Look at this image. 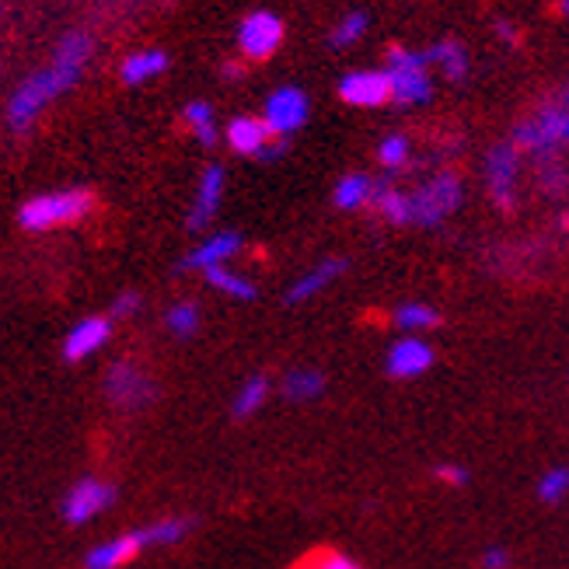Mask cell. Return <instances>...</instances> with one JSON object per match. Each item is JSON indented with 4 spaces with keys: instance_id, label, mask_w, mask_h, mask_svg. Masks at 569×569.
I'll list each match as a JSON object with an SVG mask.
<instances>
[{
    "instance_id": "cell-1",
    "label": "cell",
    "mask_w": 569,
    "mask_h": 569,
    "mask_svg": "<svg viewBox=\"0 0 569 569\" xmlns=\"http://www.w3.org/2000/svg\"><path fill=\"white\" fill-rule=\"evenodd\" d=\"M88 60H91V39L84 32H67L57 46L53 60L14 88L11 102H8L11 130H18V133L29 130L49 102H57L60 94H67L73 84H78Z\"/></svg>"
},
{
    "instance_id": "cell-2",
    "label": "cell",
    "mask_w": 569,
    "mask_h": 569,
    "mask_svg": "<svg viewBox=\"0 0 569 569\" xmlns=\"http://www.w3.org/2000/svg\"><path fill=\"white\" fill-rule=\"evenodd\" d=\"M513 143L517 151L531 154L535 161L556 158L562 147H569V84L513 130Z\"/></svg>"
},
{
    "instance_id": "cell-3",
    "label": "cell",
    "mask_w": 569,
    "mask_h": 569,
    "mask_svg": "<svg viewBox=\"0 0 569 569\" xmlns=\"http://www.w3.org/2000/svg\"><path fill=\"white\" fill-rule=\"evenodd\" d=\"M94 207V196L88 189H57V192H42L32 196L29 203L18 210V224L24 231H57L67 224H78Z\"/></svg>"
},
{
    "instance_id": "cell-4",
    "label": "cell",
    "mask_w": 569,
    "mask_h": 569,
    "mask_svg": "<svg viewBox=\"0 0 569 569\" xmlns=\"http://www.w3.org/2000/svg\"><path fill=\"white\" fill-rule=\"evenodd\" d=\"M465 200V186L455 171H437L427 182L409 189V228H440L455 217Z\"/></svg>"
},
{
    "instance_id": "cell-5",
    "label": "cell",
    "mask_w": 569,
    "mask_h": 569,
    "mask_svg": "<svg viewBox=\"0 0 569 569\" xmlns=\"http://www.w3.org/2000/svg\"><path fill=\"white\" fill-rule=\"evenodd\" d=\"M388 84H391V102L395 106H423L433 94V78H430V60L427 53L416 49H391L388 53Z\"/></svg>"
},
{
    "instance_id": "cell-6",
    "label": "cell",
    "mask_w": 569,
    "mask_h": 569,
    "mask_svg": "<svg viewBox=\"0 0 569 569\" xmlns=\"http://www.w3.org/2000/svg\"><path fill=\"white\" fill-rule=\"evenodd\" d=\"M106 399L122 412H140L158 399V385L137 360H112L106 370Z\"/></svg>"
},
{
    "instance_id": "cell-7",
    "label": "cell",
    "mask_w": 569,
    "mask_h": 569,
    "mask_svg": "<svg viewBox=\"0 0 569 569\" xmlns=\"http://www.w3.org/2000/svg\"><path fill=\"white\" fill-rule=\"evenodd\" d=\"M116 507V486L106 482V479H94V476H84L73 482L67 492H63V503H60V513L70 528H84L91 521H98L106 510Z\"/></svg>"
},
{
    "instance_id": "cell-8",
    "label": "cell",
    "mask_w": 569,
    "mask_h": 569,
    "mask_svg": "<svg viewBox=\"0 0 569 569\" xmlns=\"http://www.w3.org/2000/svg\"><path fill=\"white\" fill-rule=\"evenodd\" d=\"M308 94L301 88H293V84H283L277 88L273 94L266 98V109H262V122H266V130L273 133L277 140L283 137H293L297 130L308 122Z\"/></svg>"
},
{
    "instance_id": "cell-9",
    "label": "cell",
    "mask_w": 569,
    "mask_h": 569,
    "mask_svg": "<svg viewBox=\"0 0 569 569\" xmlns=\"http://www.w3.org/2000/svg\"><path fill=\"white\" fill-rule=\"evenodd\" d=\"M517 179H521V151L517 143H497L486 154V192L492 203L510 210L517 200Z\"/></svg>"
},
{
    "instance_id": "cell-10",
    "label": "cell",
    "mask_w": 569,
    "mask_h": 569,
    "mask_svg": "<svg viewBox=\"0 0 569 569\" xmlns=\"http://www.w3.org/2000/svg\"><path fill=\"white\" fill-rule=\"evenodd\" d=\"M283 46V21L273 11H252L238 24V49L244 60H269Z\"/></svg>"
},
{
    "instance_id": "cell-11",
    "label": "cell",
    "mask_w": 569,
    "mask_h": 569,
    "mask_svg": "<svg viewBox=\"0 0 569 569\" xmlns=\"http://www.w3.org/2000/svg\"><path fill=\"white\" fill-rule=\"evenodd\" d=\"M437 353L423 336H399L385 353V370L395 381H416L433 367Z\"/></svg>"
},
{
    "instance_id": "cell-12",
    "label": "cell",
    "mask_w": 569,
    "mask_h": 569,
    "mask_svg": "<svg viewBox=\"0 0 569 569\" xmlns=\"http://www.w3.org/2000/svg\"><path fill=\"white\" fill-rule=\"evenodd\" d=\"M112 339V318L106 315H88L81 321H73V329L63 336V360L84 363L94 353H102Z\"/></svg>"
},
{
    "instance_id": "cell-13",
    "label": "cell",
    "mask_w": 569,
    "mask_h": 569,
    "mask_svg": "<svg viewBox=\"0 0 569 569\" xmlns=\"http://www.w3.org/2000/svg\"><path fill=\"white\" fill-rule=\"evenodd\" d=\"M147 549H151V546H147V531L143 528L122 531L116 538H102L98 546H91L84 552V569H122Z\"/></svg>"
},
{
    "instance_id": "cell-14",
    "label": "cell",
    "mask_w": 569,
    "mask_h": 569,
    "mask_svg": "<svg viewBox=\"0 0 569 569\" xmlns=\"http://www.w3.org/2000/svg\"><path fill=\"white\" fill-rule=\"evenodd\" d=\"M224 189H228V176L220 164H207L200 182H196V196H192V207H189V231H207L213 224V217L224 203Z\"/></svg>"
},
{
    "instance_id": "cell-15",
    "label": "cell",
    "mask_w": 569,
    "mask_h": 569,
    "mask_svg": "<svg viewBox=\"0 0 569 569\" xmlns=\"http://www.w3.org/2000/svg\"><path fill=\"white\" fill-rule=\"evenodd\" d=\"M339 98L353 109H378L391 102V84L385 70H350L339 81Z\"/></svg>"
},
{
    "instance_id": "cell-16",
    "label": "cell",
    "mask_w": 569,
    "mask_h": 569,
    "mask_svg": "<svg viewBox=\"0 0 569 569\" xmlns=\"http://www.w3.org/2000/svg\"><path fill=\"white\" fill-rule=\"evenodd\" d=\"M238 252H241L238 231H213L182 259V269H200V273H210V269H217V266H231V259Z\"/></svg>"
},
{
    "instance_id": "cell-17",
    "label": "cell",
    "mask_w": 569,
    "mask_h": 569,
    "mask_svg": "<svg viewBox=\"0 0 569 569\" xmlns=\"http://www.w3.org/2000/svg\"><path fill=\"white\" fill-rule=\"evenodd\" d=\"M342 273H346V259H321V262L308 266L305 273L287 287V305L315 301V297H318V293H326Z\"/></svg>"
},
{
    "instance_id": "cell-18",
    "label": "cell",
    "mask_w": 569,
    "mask_h": 569,
    "mask_svg": "<svg viewBox=\"0 0 569 569\" xmlns=\"http://www.w3.org/2000/svg\"><path fill=\"white\" fill-rule=\"evenodd\" d=\"M224 140H228V147H231L234 154H241V158H259L262 161V154L269 151V143H273L277 137L266 130L262 116H238V119L228 122Z\"/></svg>"
},
{
    "instance_id": "cell-19",
    "label": "cell",
    "mask_w": 569,
    "mask_h": 569,
    "mask_svg": "<svg viewBox=\"0 0 569 569\" xmlns=\"http://www.w3.org/2000/svg\"><path fill=\"white\" fill-rule=\"evenodd\" d=\"M326 388H329V378L321 375L318 367H293V370H287L283 381H280V395H283L287 402H293V406L318 402L321 395H326Z\"/></svg>"
},
{
    "instance_id": "cell-20",
    "label": "cell",
    "mask_w": 569,
    "mask_h": 569,
    "mask_svg": "<svg viewBox=\"0 0 569 569\" xmlns=\"http://www.w3.org/2000/svg\"><path fill=\"white\" fill-rule=\"evenodd\" d=\"M430 67H437L451 84H461L468 78V49L458 39H440L427 49Z\"/></svg>"
},
{
    "instance_id": "cell-21",
    "label": "cell",
    "mask_w": 569,
    "mask_h": 569,
    "mask_svg": "<svg viewBox=\"0 0 569 569\" xmlns=\"http://www.w3.org/2000/svg\"><path fill=\"white\" fill-rule=\"evenodd\" d=\"M375 189L378 182L363 176V171H350V176H342L332 189V203L339 210H363L375 203Z\"/></svg>"
},
{
    "instance_id": "cell-22",
    "label": "cell",
    "mask_w": 569,
    "mask_h": 569,
    "mask_svg": "<svg viewBox=\"0 0 569 569\" xmlns=\"http://www.w3.org/2000/svg\"><path fill=\"white\" fill-rule=\"evenodd\" d=\"M269 395H273V385H269L266 375L244 378V381L238 385V391H234V399H231V416H234V419H252L256 412L266 409Z\"/></svg>"
},
{
    "instance_id": "cell-23",
    "label": "cell",
    "mask_w": 569,
    "mask_h": 569,
    "mask_svg": "<svg viewBox=\"0 0 569 569\" xmlns=\"http://www.w3.org/2000/svg\"><path fill=\"white\" fill-rule=\"evenodd\" d=\"M391 326L399 329L402 336H423L430 329L440 326V311L423 305V301H406L391 311Z\"/></svg>"
},
{
    "instance_id": "cell-24",
    "label": "cell",
    "mask_w": 569,
    "mask_h": 569,
    "mask_svg": "<svg viewBox=\"0 0 569 569\" xmlns=\"http://www.w3.org/2000/svg\"><path fill=\"white\" fill-rule=\"evenodd\" d=\"M203 277H207V283H210L217 293L231 297V301H256V297H259L256 280H252V277H244V273H238L234 266H217V269H210V273H203Z\"/></svg>"
},
{
    "instance_id": "cell-25",
    "label": "cell",
    "mask_w": 569,
    "mask_h": 569,
    "mask_svg": "<svg viewBox=\"0 0 569 569\" xmlns=\"http://www.w3.org/2000/svg\"><path fill=\"white\" fill-rule=\"evenodd\" d=\"M168 70V57L161 53V49H140V53H130L127 60H122V81L127 84H147L161 78V73Z\"/></svg>"
},
{
    "instance_id": "cell-26",
    "label": "cell",
    "mask_w": 569,
    "mask_h": 569,
    "mask_svg": "<svg viewBox=\"0 0 569 569\" xmlns=\"http://www.w3.org/2000/svg\"><path fill=\"white\" fill-rule=\"evenodd\" d=\"M375 207L388 224L395 228H406L409 224V189H399V186H388V182H378L375 189Z\"/></svg>"
},
{
    "instance_id": "cell-27",
    "label": "cell",
    "mask_w": 569,
    "mask_h": 569,
    "mask_svg": "<svg viewBox=\"0 0 569 569\" xmlns=\"http://www.w3.org/2000/svg\"><path fill=\"white\" fill-rule=\"evenodd\" d=\"M182 119H186V127L189 133L200 140L203 147H213L220 140V130H217V116L210 109V102H189L182 109Z\"/></svg>"
},
{
    "instance_id": "cell-28",
    "label": "cell",
    "mask_w": 569,
    "mask_h": 569,
    "mask_svg": "<svg viewBox=\"0 0 569 569\" xmlns=\"http://www.w3.org/2000/svg\"><path fill=\"white\" fill-rule=\"evenodd\" d=\"M147 546L151 549H168V546H179V541L189 538L192 531V521L189 517H161V521L147 525Z\"/></svg>"
},
{
    "instance_id": "cell-29",
    "label": "cell",
    "mask_w": 569,
    "mask_h": 569,
    "mask_svg": "<svg viewBox=\"0 0 569 569\" xmlns=\"http://www.w3.org/2000/svg\"><path fill=\"white\" fill-rule=\"evenodd\" d=\"M200 305L196 301H176L164 311V329L176 336V339H192L200 332Z\"/></svg>"
},
{
    "instance_id": "cell-30",
    "label": "cell",
    "mask_w": 569,
    "mask_h": 569,
    "mask_svg": "<svg viewBox=\"0 0 569 569\" xmlns=\"http://www.w3.org/2000/svg\"><path fill=\"white\" fill-rule=\"evenodd\" d=\"M363 36H367V14H363V11H350V14H342V18L332 24L329 46H332V49H350V46H357Z\"/></svg>"
},
{
    "instance_id": "cell-31",
    "label": "cell",
    "mask_w": 569,
    "mask_h": 569,
    "mask_svg": "<svg viewBox=\"0 0 569 569\" xmlns=\"http://www.w3.org/2000/svg\"><path fill=\"white\" fill-rule=\"evenodd\" d=\"M566 497H569V468L566 465L546 468L538 479V500L541 503H562Z\"/></svg>"
},
{
    "instance_id": "cell-32",
    "label": "cell",
    "mask_w": 569,
    "mask_h": 569,
    "mask_svg": "<svg viewBox=\"0 0 569 569\" xmlns=\"http://www.w3.org/2000/svg\"><path fill=\"white\" fill-rule=\"evenodd\" d=\"M409 154H412V147H409V137H402V133H388L378 143V161L388 171H402L409 164Z\"/></svg>"
},
{
    "instance_id": "cell-33",
    "label": "cell",
    "mask_w": 569,
    "mask_h": 569,
    "mask_svg": "<svg viewBox=\"0 0 569 569\" xmlns=\"http://www.w3.org/2000/svg\"><path fill=\"white\" fill-rule=\"evenodd\" d=\"M140 308H143L140 293H137V290H122V293L116 297V301H112V308H109V318H112V321H127V318L140 315Z\"/></svg>"
},
{
    "instance_id": "cell-34",
    "label": "cell",
    "mask_w": 569,
    "mask_h": 569,
    "mask_svg": "<svg viewBox=\"0 0 569 569\" xmlns=\"http://www.w3.org/2000/svg\"><path fill=\"white\" fill-rule=\"evenodd\" d=\"M541 164V186H546L549 192H562L566 189V171L559 168V161L556 158H546V161H538Z\"/></svg>"
},
{
    "instance_id": "cell-35",
    "label": "cell",
    "mask_w": 569,
    "mask_h": 569,
    "mask_svg": "<svg viewBox=\"0 0 569 569\" xmlns=\"http://www.w3.org/2000/svg\"><path fill=\"white\" fill-rule=\"evenodd\" d=\"M308 569H363V566L350 556H342V552H326V556L311 559Z\"/></svg>"
},
{
    "instance_id": "cell-36",
    "label": "cell",
    "mask_w": 569,
    "mask_h": 569,
    "mask_svg": "<svg viewBox=\"0 0 569 569\" xmlns=\"http://www.w3.org/2000/svg\"><path fill=\"white\" fill-rule=\"evenodd\" d=\"M482 569H510V552L500 546H489L482 552Z\"/></svg>"
},
{
    "instance_id": "cell-37",
    "label": "cell",
    "mask_w": 569,
    "mask_h": 569,
    "mask_svg": "<svg viewBox=\"0 0 569 569\" xmlns=\"http://www.w3.org/2000/svg\"><path fill=\"white\" fill-rule=\"evenodd\" d=\"M437 479H440V482H448V486H465V482H468V472H465L461 465H440V468H437Z\"/></svg>"
},
{
    "instance_id": "cell-38",
    "label": "cell",
    "mask_w": 569,
    "mask_h": 569,
    "mask_svg": "<svg viewBox=\"0 0 569 569\" xmlns=\"http://www.w3.org/2000/svg\"><path fill=\"white\" fill-rule=\"evenodd\" d=\"M500 39H507V42H517V32H513V24L510 21H500Z\"/></svg>"
},
{
    "instance_id": "cell-39",
    "label": "cell",
    "mask_w": 569,
    "mask_h": 569,
    "mask_svg": "<svg viewBox=\"0 0 569 569\" xmlns=\"http://www.w3.org/2000/svg\"><path fill=\"white\" fill-rule=\"evenodd\" d=\"M224 78H241V67H234V63L224 67Z\"/></svg>"
},
{
    "instance_id": "cell-40",
    "label": "cell",
    "mask_w": 569,
    "mask_h": 569,
    "mask_svg": "<svg viewBox=\"0 0 569 569\" xmlns=\"http://www.w3.org/2000/svg\"><path fill=\"white\" fill-rule=\"evenodd\" d=\"M559 11H562V14L569 18V0H559Z\"/></svg>"
}]
</instances>
